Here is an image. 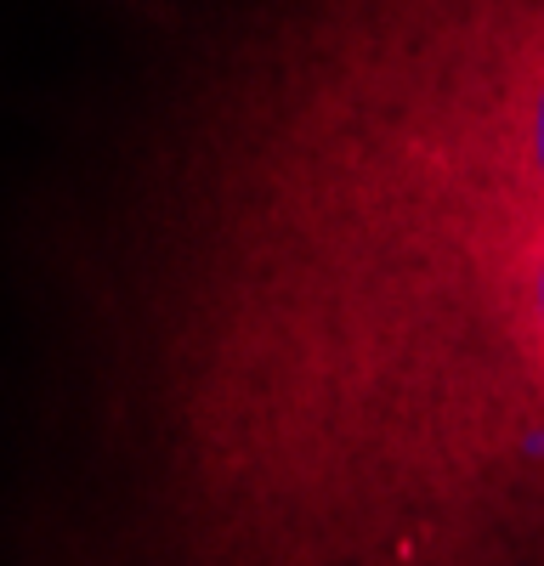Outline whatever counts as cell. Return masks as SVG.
Segmentation results:
<instances>
[{
    "label": "cell",
    "instance_id": "obj_1",
    "mask_svg": "<svg viewBox=\"0 0 544 566\" xmlns=\"http://www.w3.org/2000/svg\"><path fill=\"white\" fill-rule=\"evenodd\" d=\"M108 317L148 566H544V0H244Z\"/></svg>",
    "mask_w": 544,
    "mask_h": 566
}]
</instances>
